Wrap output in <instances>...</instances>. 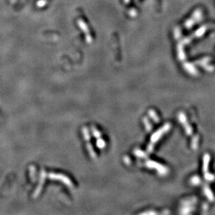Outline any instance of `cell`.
I'll use <instances>...</instances> for the list:
<instances>
[{"label": "cell", "instance_id": "6da1fadb", "mask_svg": "<svg viewBox=\"0 0 215 215\" xmlns=\"http://www.w3.org/2000/svg\"><path fill=\"white\" fill-rule=\"evenodd\" d=\"M210 162V156L208 155H205L204 157V162H203V171L205 172V178L207 180H213L214 179V176L207 173L208 164Z\"/></svg>", "mask_w": 215, "mask_h": 215}, {"label": "cell", "instance_id": "7a4b0ae2", "mask_svg": "<svg viewBox=\"0 0 215 215\" xmlns=\"http://www.w3.org/2000/svg\"><path fill=\"white\" fill-rule=\"evenodd\" d=\"M205 194H206V196L207 197H208V199H210V201H214V196H213V194H212V191H210L209 188H207V187L205 188Z\"/></svg>", "mask_w": 215, "mask_h": 215}]
</instances>
